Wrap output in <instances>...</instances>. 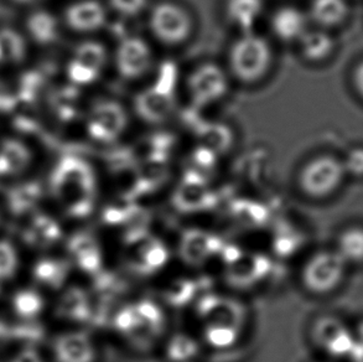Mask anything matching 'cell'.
I'll return each mask as SVG.
<instances>
[{
	"mask_svg": "<svg viewBox=\"0 0 363 362\" xmlns=\"http://www.w3.org/2000/svg\"><path fill=\"white\" fill-rule=\"evenodd\" d=\"M273 48L269 40L255 31L240 35L227 56V71L238 82L255 84L264 79L273 66Z\"/></svg>",
	"mask_w": 363,
	"mask_h": 362,
	"instance_id": "1",
	"label": "cell"
},
{
	"mask_svg": "<svg viewBox=\"0 0 363 362\" xmlns=\"http://www.w3.org/2000/svg\"><path fill=\"white\" fill-rule=\"evenodd\" d=\"M147 26L157 43L177 48L185 44L194 33V18L179 3L164 0L147 10Z\"/></svg>",
	"mask_w": 363,
	"mask_h": 362,
	"instance_id": "2",
	"label": "cell"
},
{
	"mask_svg": "<svg viewBox=\"0 0 363 362\" xmlns=\"http://www.w3.org/2000/svg\"><path fill=\"white\" fill-rule=\"evenodd\" d=\"M108 62L107 48L87 38L71 50L65 62L64 74L71 86L89 87L104 76Z\"/></svg>",
	"mask_w": 363,
	"mask_h": 362,
	"instance_id": "3",
	"label": "cell"
},
{
	"mask_svg": "<svg viewBox=\"0 0 363 362\" xmlns=\"http://www.w3.org/2000/svg\"><path fill=\"white\" fill-rule=\"evenodd\" d=\"M89 185L86 169L74 160H61L51 174V189L55 199L71 215H81L86 210V191Z\"/></svg>",
	"mask_w": 363,
	"mask_h": 362,
	"instance_id": "4",
	"label": "cell"
},
{
	"mask_svg": "<svg viewBox=\"0 0 363 362\" xmlns=\"http://www.w3.org/2000/svg\"><path fill=\"white\" fill-rule=\"evenodd\" d=\"M231 87V76L216 62H203L192 70L186 81L187 96L192 106L211 107L226 97Z\"/></svg>",
	"mask_w": 363,
	"mask_h": 362,
	"instance_id": "5",
	"label": "cell"
},
{
	"mask_svg": "<svg viewBox=\"0 0 363 362\" xmlns=\"http://www.w3.org/2000/svg\"><path fill=\"white\" fill-rule=\"evenodd\" d=\"M345 175L346 172L341 159L330 154H323L310 159L301 168L298 181L305 195L323 199L339 189Z\"/></svg>",
	"mask_w": 363,
	"mask_h": 362,
	"instance_id": "6",
	"label": "cell"
},
{
	"mask_svg": "<svg viewBox=\"0 0 363 362\" xmlns=\"http://www.w3.org/2000/svg\"><path fill=\"white\" fill-rule=\"evenodd\" d=\"M112 61L123 79L138 81L152 71L154 51L152 45L142 36H124L114 49Z\"/></svg>",
	"mask_w": 363,
	"mask_h": 362,
	"instance_id": "7",
	"label": "cell"
},
{
	"mask_svg": "<svg viewBox=\"0 0 363 362\" xmlns=\"http://www.w3.org/2000/svg\"><path fill=\"white\" fill-rule=\"evenodd\" d=\"M346 265V260L337 251L319 252L306 262L301 272V280L311 293H330L342 282Z\"/></svg>",
	"mask_w": 363,
	"mask_h": 362,
	"instance_id": "8",
	"label": "cell"
},
{
	"mask_svg": "<svg viewBox=\"0 0 363 362\" xmlns=\"http://www.w3.org/2000/svg\"><path fill=\"white\" fill-rule=\"evenodd\" d=\"M59 15L65 31L89 38L107 25L109 10L102 0H69Z\"/></svg>",
	"mask_w": 363,
	"mask_h": 362,
	"instance_id": "9",
	"label": "cell"
},
{
	"mask_svg": "<svg viewBox=\"0 0 363 362\" xmlns=\"http://www.w3.org/2000/svg\"><path fill=\"white\" fill-rule=\"evenodd\" d=\"M128 126L127 111L114 101L94 104L87 114V133L96 143L109 144L122 137Z\"/></svg>",
	"mask_w": 363,
	"mask_h": 362,
	"instance_id": "10",
	"label": "cell"
},
{
	"mask_svg": "<svg viewBox=\"0 0 363 362\" xmlns=\"http://www.w3.org/2000/svg\"><path fill=\"white\" fill-rule=\"evenodd\" d=\"M31 48H52L64 34V26L59 13H54L44 5L24 11L21 23L18 25Z\"/></svg>",
	"mask_w": 363,
	"mask_h": 362,
	"instance_id": "11",
	"label": "cell"
},
{
	"mask_svg": "<svg viewBox=\"0 0 363 362\" xmlns=\"http://www.w3.org/2000/svg\"><path fill=\"white\" fill-rule=\"evenodd\" d=\"M34 159L33 146L23 138L16 136L0 138V177H21L29 172Z\"/></svg>",
	"mask_w": 363,
	"mask_h": 362,
	"instance_id": "12",
	"label": "cell"
},
{
	"mask_svg": "<svg viewBox=\"0 0 363 362\" xmlns=\"http://www.w3.org/2000/svg\"><path fill=\"white\" fill-rule=\"evenodd\" d=\"M309 25L308 13L295 5L280 6L270 18L272 33L277 39L285 44H298L303 35L310 29Z\"/></svg>",
	"mask_w": 363,
	"mask_h": 362,
	"instance_id": "13",
	"label": "cell"
},
{
	"mask_svg": "<svg viewBox=\"0 0 363 362\" xmlns=\"http://www.w3.org/2000/svg\"><path fill=\"white\" fill-rule=\"evenodd\" d=\"M314 336L320 346L334 356L351 355L356 344L344 324L331 318L323 319L316 324Z\"/></svg>",
	"mask_w": 363,
	"mask_h": 362,
	"instance_id": "14",
	"label": "cell"
},
{
	"mask_svg": "<svg viewBox=\"0 0 363 362\" xmlns=\"http://www.w3.org/2000/svg\"><path fill=\"white\" fill-rule=\"evenodd\" d=\"M31 45L19 26H0V72L24 64Z\"/></svg>",
	"mask_w": 363,
	"mask_h": 362,
	"instance_id": "15",
	"label": "cell"
},
{
	"mask_svg": "<svg viewBox=\"0 0 363 362\" xmlns=\"http://www.w3.org/2000/svg\"><path fill=\"white\" fill-rule=\"evenodd\" d=\"M265 9V0H226L225 15L241 34L255 31Z\"/></svg>",
	"mask_w": 363,
	"mask_h": 362,
	"instance_id": "16",
	"label": "cell"
},
{
	"mask_svg": "<svg viewBox=\"0 0 363 362\" xmlns=\"http://www.w3.org/2000/svg\"><path fill=\"white\" fill-rule=\"evenodd\" d=\"M57 362H94L96 349L92 340L84 333L66 334L55 343Z\"/></svg>",
	"mask_w": 363,
	"mask_h": 362,
	"instance_id": "17",
	"label": "cell"
},
{
	"mask_svg": "<svg viewBox=\"0 0 363 362\" xmlns=\"http://www.w3.org/2000/svg\"><path fill=\"white\" fill-rule=\"evenodd\" d=\"M349 15V4L346 0H311L310 21L320 29H330L342 24Z\"/></svg>",
	"mask_w": 363,
	"mask_h": 362,
	"instance_id": "18",
	"label": "cell"
},
{
	"mask_svg": "<svg viewBox=\"0 0 363 362\" xmlns=\"http://www.w3.org/2000/svg\"><path fill=\"white\" fill-rule=\"evenodd\" d=\"M303 59L318 64L323 62L334 53L335 40L325 29H309L298 41Z\"/></svg>",
	"mask_w": 363,
	"mask_h": 362,
	"instance_id": "19",
	"label": "cell"
},
{
	"mask_svg": "<svg viewBox=\"0 0 363 362\" xmlns=\"http://www.w3.org/2000/svg\"><path fill=\"white\" fill-rule=\"evenodd\" d=\"M59 237V226L49 216H35L25 232V240L34 247H49Z\"/></svg>",
	"mask_w": 363,
	"mask_h": 362,
	"instance_id": "20",
	"label": "cell"
},
{
	"mask_svg": "<svg viewBox=\"0 0 363 362\" xmlns=\"http://www.w3.org/2000/svg\"><path fill=\"white\" fill-rule=\"evenodd\" d=\"M336 251L346 260V263L363 262V229L354 227L345 231L340 236Z\"/></svg>",
	"mask_w": 363,
	"mask_h": 362,
	"instance_id": "21",
	"label": "cell"
},
{
	"mask_svg": "<svg viewBox=\"0 0 363 362\" xmlns=\"http://www.w3.org/2000/svg\"><path fill=\"white\" fill-rule=\"evenodd\" d=\"M67 270L69 267L61 260H41L35 265L34 275L40 283L51 288H59L64 283Z\"/></svg>",
	"mask_w": 363,
	"mask_h": 362,
	"instance_id": "22",
	"label": "cell"
},
{
	"mask_svg": "<svg viewBox=\"0 0 363 362\" xmlns=\"http://www.w3.org/2000/svg\"><path fill=\"white\" fill-rule=\"evenodd\" d=\"M40 195H41L40 187L35 185V184H25V185L18 186L10 194V209L16 215L24 214V212L29 211L30 209H33L36 205V202L39 201Z\"/></svg>",
	"mask_w": 363,
	"mask_h": 362,
	"instance_id": "23",
	"label": "cell"
},
{
	"mask_svg": "<svg viewBox=\"0 0 363 362\" xmlns=\"http://www.w3.org/2000/svg\"><path fill=\"white\" fill-rule=\"evenodd\" d=\"M13 307L15 313L21 318H34L41 313L44 308V300L39 293L34 290H21L19 293L15 294L13 299Z\"/></svg>",
	"mask_w": 363,
	"mask_h": 362,
	"instance_id": "24",
	"label": "cell"
},
{
	"mask_svg": "<svg viewBox=\"0 0 363 362\" xmlns=\"http://www.w3.org/2000/svg\"><path fill=\"white\" fill-rule=\"evenodd\" d=\"M109 13L122 19H137L149 10V0H107Z\"/></svg>",
	"mask_w": 363,
	"mask_h": 362,
	"instance_id": "25",
	"label": "cell"
},
{
	"mask_svg": "<svg viewBox=\"0 0 363 362\" xmlns=\"http://www.w3.org/2000/svg\"><path fill=\"white\" fill-rule=\"evenodd\" d=\"M84 313V294L77 289H69L59 304V314L69 319H82Z\"/></svg>",
	"mask_w": 363,
	"mask_h": 362,
	"instance_id": "26",
	"label": "cell"
},
{
	"mask_svg": "<svg viewBox=\"0 0 363 362\" xmlns=\"http://www.w3.org/2000/svg\"><path fill=\"white\" fill-rule=\"evenodd\" d=\"M18 268V253L8 241H0V280L9 279Z\"/></svg>",
	"mask_w": 363,
	"mask_h": 362,
	"instance_id": "27",
	"label": "cell"
},
{
	"mask_svg": "<svg viewBox=\"0 0 363 362\" xmlns=\"http://www.w3.org/2000/svg\"><path fill=\"white\" fill-rule=\"evenodd\" d=\"M345 172L354 177H363V147H356L351 149L345 159H342Z\"/></svg>",
	"mask_w": 363,
	"mask_h": 362,
	"instance_id": "28",
	"label": "cell"
},
{
	"mask_svg": "<svg viewBox=\"0 0 363 362\" xmlns=\"http://www.w3.org/2000/svg\"><path fill=\"white\" fill-rule=\"evenodd\" d=\"M3 1L11 8L26 11V10L33 9L35 6L44 5L46 0H3Z\"/></svg>",
	"mask_w": 363,
	"mask_h": 362,
	"instance_id": "29",
	"label": "cell"
},
{
	"mask_svg": "<svg viewBox=\"0 0 363 362\" xmlns=\"http://www.w3.org/2000/svg\"><path fill=\"white\" fill-rule=\"evenodd\" d=\"M13 362H43L39 353H36L35 350H24L23 353H19L16 358Z\"/></svg>",
	"mask_w": 363,
	"mask_h": 362,
	"instance_id": "30",
	"label": "cell"
},
{
	"mask_svg": "<svg viewBox=\"0 0 363 362\" xmlns=\"http://www.w3.org/2000/svg\"><path fill=\"white\" fill-rule=\"evenodd\" d=\"M354 82L357 92L363 98V61L354 69Z\"/></svg>",
	"mask_w": 363,
	"mask_h": 362,
	"instance_id": "31",
	"label": "cell"
},
{
	"mask_svg": "<svg viewBox=\"0 0 363 362\" xmlns=\"http://www.w3.org/2000/svg\"><path fill=\"white\" fill-rule=\"evenodd\" d=\"M351 356L354 358V362H363V344L362 346L354 344V348L352 350V353H351Z\"/></svg>",
	"mask_w": 363,
	"mask_h": 362,
	"instance_id": "32",
	"label": "cell"
}]
</instances>
